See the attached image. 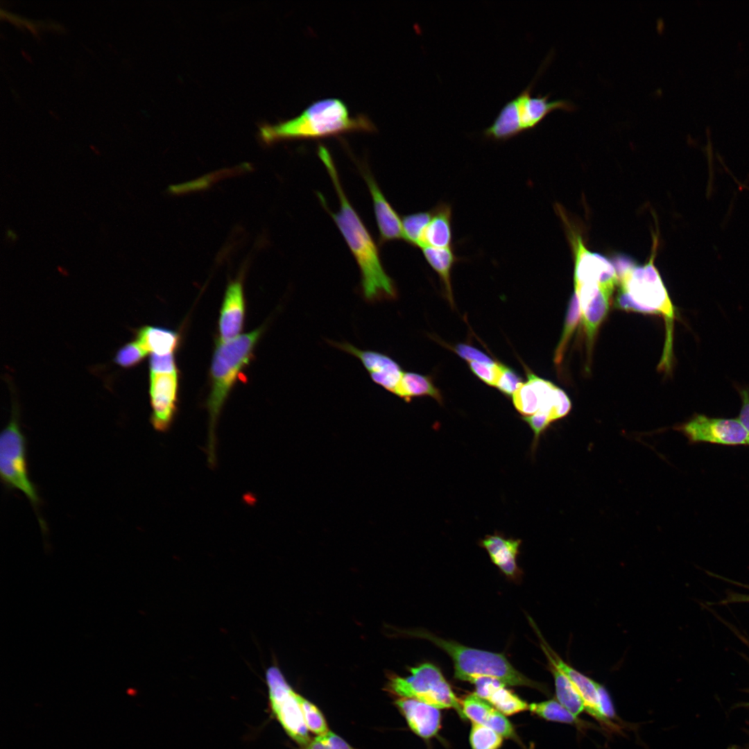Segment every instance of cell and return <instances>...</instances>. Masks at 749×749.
<instances>
[{
	"instance_id": "obj_33",
	"label": "cell",
	"mask_w": 749,
	"mask_h": 749,
	"mask_svg": "<svg viewBox=\"0 0 749 749\" xmlns=\"http://www.w3.org/2000/svg\"><path fill=\"white\" fill-rule=\"evenodd\" d=\"M302 749H356L333 732L317 735Z\"/></svg>"
},
{
	"instance_id": "obj_27",
	"label": "cell",
	"mask_w": 749,
	"mask_h": 749,
	"mask_svg": "<svg viewBox=\"0 0 749 749\" xmlns=\"http://www.w3.org/2000/svg\"><path fill=\"white\" fill-rule=\"evenodd\" d=\"M580 318L581 312L578 297L576 292L574 291L568 304L562 335L554 352L553 361L557 366L560 365L562 361L568 343Z\"/></svg>"
},
{
	"instance_id": "obj_31",
	"label": "cell",
	"mask_w": 749,
	"mask_h": 749,
	"mask_svg": "<svg viewBox=\"0 0 749 749\" xmlns=\"http://www.w3.org/2000/svg\"><path fill=\"white\" fill-rule=\"evenodd\" d=\"M297 698L308 730L317 735L328 732L327 721L320 710L301 695L298 694Z\"/></svg>"
},
{
	"instance_id": "obj_11",
	"label": "cell",
	"mask_w": 749,
	"mask_h": 749,
	"mask_svg": "<svg viewBox=\"0 0 749 749\" xmlns=\"http://www.w3.org/2000/svg\"><path fill=\"white\" fill-rule=\"evenodd\" d=\"M150 424L164 433L171 427L178 409V372L150 373Z\"/></svg>"
},
{
	"instance_id": "obj_30",
	"label": "cell",
	"mask_w": 749,
	"mask_h": 749,
	"mask_svg": "<svg viewBox=\"0 0 749 749\" xmlns=\"http://www.w3.org/2000/svg\"><path fill=\"white\" fill-rule=\"evenodd\" d=\"M470 741L472 749H499L503 737L490 728L472 722Z\"/></svg>"
},
{
	"instance_id": "obj_25",
	"label": "cell",
	"mask_w": 749,
	"mask_h": 749,
	"mask_svg": "<svg viewBox=\"0 0 749 749\" xmlns=\"http://www.w3.org/2000/svg\"><path fill=\"white\" fill-rule=\"evenodd\" d=\"M394 395L406 402L415 397L428 396L442 404L441 393L432 378L413 372H404Z\"/></svg>"
},
{
	"instance_id": "obj_17",
	"label": "cell",
	"mask_w": 749,
	"mask_h": 749,
	"mask_svg": "<svg viewBox=\"0 0 749 749\" xmlns=\"http://www.w3.org/2000/svg\"><path fill=\"white\" fill-rule=\"evenodd\" d=\"M363 175L372 198L381 243L403 239L402 219L388 203L372 175L365 170Z\"/></svg>"
},
{
	"instance_id": "obj_13",
	"label": "cell",
	"mask_w": 749,
	"mask_h": 749,
	"mask_svg": "<svg viewBox=\"0 0 749 749\" xmlns=\"http://www.w3.org/2000/svg\"><path fill=\"white\" fill-rule=\"evenodd\" d=\"M525 369L528 381L523 383L512 396L515 408L524 416L531 415L537 411L549 413L556 403L559 387L537 377L528 368Z\"/></svg>"
},
{
	"instance_id": "obj_42",
	"label": "cell",
	"mask_w": 749,
	"mask_h": 749,
	"mask_svg": "<svg viewBox=\"0 0 749 749\" xmlns=\"http://www.w3.org/2000/svg\"><path fill=\"white\" fill-rule=\"evenodd\" d=\"M6 238L13 243L17 240L18 236L12 229L8 228L6 230Z\"/></svg>"
},
{
	"instance_id": "obj_10",
	"label": "cell",
	"mask_w": 749,
	"mask_h": 749,
	"mask_svg": "<svg viewBox=\"0 0 749 749\" xmlns=\"http://www.w3.org/2000/svg\"><path fill=\"white\" fill-rule=\"evenodd\" d=\"M674 429L683 433L689 443L749 446V433L737 417H712L698 413Z\"/></svg>"
},
{
	"instance_id": "obj_41",
	"label": "cell",
	"mask_w": 749,
	"mask_h": 749,
	"mask_svg": "<svg viewBox=\"0 0 749 749\" xmlns=\"http://www.w3.org/2000/svg\"><path fill=\"white\" fill-rule=\"evenodd\" d=\"M739 391L741 399V407L737 418L749 433V391L745 388L739 389Z\"/></svg>"
},
{
	"instance_id": "obj_1",
	"label": "cell",
	"mask_w": 749,
	"mask_h": 749,
	"mask_svg": "<svg viewBox=\"0 0 749 749\" xmlns=\"http://www.w3.org/2000/svg\"><path fill=\"white\" fill-rule=\"evenodd\" d=\"M318 153L339 199V210L332 216L359 266L363 298L368 302L395 299V284L383 267L377 244L346 196L329 152L320 145Z\"/></svg>"
},
{
	"instance_id": "obj_43",
	"label": "cell",
	"mask_w": 749,
	"mask_h": 749,
	"mask_svg": "<svg viewBox=\"0 0 749 749\" xmlns=\"http://www.w3.org/2000/svg\"><path fill=\"white\" fill-rule=\"evenodd\" d=\"M748 600H749V598H748Z\"/></svg>"
},
{
	"instance_id": "obj_2",
	"label": "cell",
	"mask_w": 749,
	"mask_h": 749,
	"mask_svg": "<svg viewBox=\"0 0 749 749\" xmlns=\"http://www.w3.org/2000/svg\"><path fill=\"white\" fill-rule=\"evenodd\" d=\"M374 123L363 114L351 117L346 105L338 98L313 103L298 116L277 124L260 127L262 141L269 144L290 139L316 138L356 130L373 131Z\"/></svg>"
},
{
	"instance_id": "obj_21",
	"label": "cell",
	"mask_w": 749,
	"mask_h": 749,
	"mask_svg": "<svg viewBox=\"0 0 749 749\" xmlns=\"http://www.w3.org/2000/svg\"><path fill=\"white\" fill-rule=\"evenodd\" d=\"M521 540L506 538L499 533L486 535L481 541L492 562L507 576L515 577L518 571L517 556Z\"/></svg>"
},
{
	"instance_id": "obj_18",
	"label": "cell",
	"mask_w": 749,
	"mask_h": 749,
	"mask_svg": "<svg viewBox=\"0 0 749 749\" xmlns=\"http://www.w3.org/2000/svg\"><path fill=\"white\" fill-rule=\"evenodd\" d=\"M461 704L466 718L492 729L503 737H515L514 728L504 714L475 693L465 696Z\"/></svg>"
},
{
	"instance_id": "obj_9",
	"label": "cell",
	"mask_w": 749,
	"mask_h": 749,
	"mask_svg": "<svg viewBox=\"0 0 749 749\" xmlns=\"http://www.w3.org/2000/svg\"><path fill=\"white\" fill-rule=\"evenodd\" d=\"M272 711L287 734L302 747L311 740L298 700V693L288 684L279 669L269 667L266 672Z\"/></svg>"
},
{
	"instance_id": "obj_23",
	"label": "cell",
	"mask_w": 749,
	"mask_h": 749,
	"mask_svg": "<svg viewBox=\"0 0 749 749\" xmlns=\"http://www.w3.org/2000/svg\"><path fill=\"white\" fill-rule=\"evenodd\" d=\"M136 340L148 353L166 355L173 354L178 346L180 336L168 328L144 326L138 329Z\"/></svg>"
},
{
	"instance_id": "obj_19",
	"label": "cell",
	"mask_w": 749,
	"mask_h": 749,
	"mask_svg": "<svg viewBox=\"0 0 749 749\" xmlns=\"http://www.w3.org/2000/svg\"><path fill=\"white\" fill-rule=\"evenodd\" d=\"M475 694L506 716H511L528 709V705L506 688L497 679L480 677L473 682Z\"/></svg>"
},
{
	"instance_id": "obj_26",
	"label": "cell",
	"mask_w": 749,
	"mask_h": 749,
	"mask_svg": "<svg viewBox=\"0 0 749 749\" xmlns=\"http://www.w3.org/2000/svg\"><path fill=\"white\" fill-rule=\"evenodd\" d=\"M556 687L557 700L574 716L585 710L584 701L567 676L560 669L549 664Z\"/></svg>"
},
{
	"instance_id": "obj_38",
	"label": "cell",
	"mask_w": 749,
	"mask_h": 749,
	"mask_svg": "<svg viewBox=\"0 0 749 749\" xmlns=\"http://www.w3.org/2000/svg\"><path fill=\"white\" fill-rule=\"evenodd\" d=\"M522 419L529 425L534 433L533 446L535 449L540 436L549 427L552 421L547 415L541 412H537L528 416H524Z\"/></svg>"
},
{
	"instance_id": "obj_39",
	"label": "cell",
	"mask_w": 749,
	"mask_h": 749,
	"mask_svg": "<svg viewBox=\"0 0 749 749\" xmlns=\"http://www.w3.org/2000/svg\"><path fill=\"white\" fill-rule=\"evenodd\" d=\"M615 305L618 309L623 311L650 314L646 309L637 304L626 292L619 288H618Z\"/></svg>"
},
{
	"instance_id": "obj_37",
	"label": "cell",
	"mask_w": 749,
	"mask_h": 749,
	"mask_svg": "<svg viewBox=\"0 0 749 749\" xmlns=\"http://www.w3.org/2000/svg\"><path fill=\"white\" fill-rule=\"evenodd\" d=\"M149 368L153 374H170L178 372L174 354L157 355L150 354Z\"/></svg>"
},
{
	"instance_id": "obj_35",
	"label": "cell",
	"mask_w": 749,
	"mask_h": 749,
	"mask_svg": "<svg viewBox=\"0 0 749 749\" xmlns=\"http://www.w3.org/2000/svg\"><path fill=\"white\" fill-rule=\"evenodd\" d=\"M522 384V377L514 370L501 364V373L495 386L501 393L512 397Z\"/></svg>"
},
{
	"instance_id": "obj_36",
	"label": "cell",
	"mask_w": 749,
	"mask_h": 749,
	"mask_svg": "<svg viewBox=\"0 0 749 749\" xmlns=\"http://www.w3.org/2000/svg\"><path fill=\"white\" fill-rule=\"evenodd\" d=\"M449 348L468 362L488 364H494L497 362L484 352L468 344L458 343L453 347L449 346Z\"/></svg>"
},
{
	"instance_id": "obj_28",
	"label": "cell",
	"mask_w": 749,
	"mask_h": 749,
	"mask_svg": "<svg viewBox=\"0 0 749 749\" xmlns=\"http://www.w3.org/2000/svg\"><path fill=\"white\" fill-rule=\"evenodd\" d=\"M431 216V209L403 216L402 219L403 239L411 246L421 248L423 234Z\"/></svg>"
},
{
	"instance_id": "obj_32",
	"label": "cell",
	"mask_w": 749,
	"mask_h": 749,
	"mask_svg": "<svg viewBox=\"0 0 749 749\" xmlns=\"http://www.w3.org/2000/svg\"><path fill=\"white\" fill-rule=\"evenodd\" d=\"M148 352L135 340L121 347L116 353L114 361L123 368H131L138 365Z\"/></svg>"
},
{
	"instance_id": "obj_3",
	"label": "cell",
	"mask_w": 749,
	"mask_h": 749,
	"mask_svg": "<svg viewBox=\"0 0 749 749\" xmlns=\"http://www.w3.org/2000/svg\"><path fill=\"white\" fill-rule=\"evenodd\" d=\"M262 332L263 328L259 327L228 342L218 341L216 345L210 367L211 389L206 405L209 413L207 454L210 466L216 461L218 418L230 392L252 360Z\"/></svg>"
},
{
	"instance_id": "obj_16",
	"label": "cell",
	"mask_w": 749,
	"mask_h": 749,
	"mask_svg": "<svg viewBox=\"0 0 749 749\" xmlns=\"http://www.w3.org/2000/svg\"><path fill=\"white\" fill-rule=\"evenodd\" d=\"M395 705L417 736L427 739L437 734L441 717L438 708L408 698H399Z\"/></svg>"
},
{
	"instance_id": "obj_7",
	"label": "cell",
	"mask_w": 749,
	"mask_h": 749,
	"mask_svg": "<svg viewBox=\"0 0 749 749\" xmlns=\"http://www.w3.org/2000/svg\"><path fill=\"white\" fill-rule=\"evenodd\" d=\"M0 476L8 489L19 490L26 496L34 508L42 531L45 532L44 522L39 515L41 499L30 479L27 440L21 429L19 410L15 404L12 406L11 417L0 436Z\"/></svg>"
},
{
	"instance_id": "obj_8",
	"label": "cell",
	"mask_w": 749,
	"mask_h": 749,
	"mask_svg": "<svg viewBox=\"0 0 749 749\" xmlns=\"http://www.w3.org/2000/svg\"><path fill=\"white\" fill-rule=\"evenodd\" d=\"M411 675L389 678L388 690L399 698H408L438 709H454L461 718H466L462 704L440 669L430 663L411 669Z\"/></svg>"
},
{
	"instance_id": "obj_4",
	"label": "cell",
	"mask_w": 749,
	"mask_h": 749,
	"mask_svg": "<svg viewBox=\"0 0 749 749\" xmlns=\"http://www.w3.org/2000/svg\"><path fill=\"white\" fill-rule=\"evenodd\" d=\"M657 246V239L654 238L651 255L646 264L639 266L633 261L628 268L617 273V288L626 292L650 314L661 315L664 318L666 338L659 368L669 372L673 361V338L676 315L675 308L654 264Z\"/></svg>"
},
{
	"instance_id": "obj_15",
	"label": "cell",
	"mask_w": 749,
	"mask_h": 749,
	"mask_svg": "<svg viewBox=\"0 0 749 749\" xmlns=\"http://www.w3.org/2000/svg\"><path fill=\"white\" fill-rule=\"evenodd\" d=\"M245 298L242 281L230 282L226 289L218 319L221 342H228L240 336L245 319Z\"/></svg>"
},
{
	"instance_id": "obj_40",
	"label": "cell",
	"mask_w": 749,
	"mask_h": 749,
	"mask_svg": "<svg viewBox=\"0 0 749 749\" xmlns=\"http://www.w3.org/2000/svg\"><path fill=\"white\" fill-rule=\"evenodd\" d=\"M599 704L603 715L610 720L614 718L615 712L610 697L606 689L597 682Z\"/></svg>"
},
{
	"instance_id": "obj_14",
	"label": "cell",
	"mask_w": 749,
	"mask_h": 749,
	"mask_svg": "<svg viewBox=\"0 0 749 749\" xmlns=\"http://www.w3.org/2000/svg\"><path fill=\"white\" fill-rule=\"evenodd\" d=\"M538 634L540 635L541 648L546 655L549 664L562 671L571 680L584 701L585 710L595 718L606 724H610V720L603 715L601 709L597 690V682L567 664L552 650L547 642H546L540 635V632Z\"/></svg>"
},
{
	"instance_id": "obj_34",
	"label": "cell",
	"mask_w": 749,
	"mask_h": 749,
	"mask_svg": "<svg viewBox=\"0 0 749 749\" xmlns=\"http://www.w3.org/2000/svg\"><path fill=\"white\" fill-rule=\"evenodd\" d=\"M501 363L497 361L494 364L479 362H469L471 371L485 384L496 386L501 373Z\"/></svg>"
},
{
	"instance_id": "obj_5",
	"label": "cell",
	"mask_w": 749,
	"mask_h": 749,
	"mask_svg": "<svg viewBox=\"0 0 749 749\" xmlns=\"http://www.w3.org/2000/svg\"><path fill=\"white\" fill-rule=\"evenodd\" d=\"M443 650L451 658L454 677L473 682L480 677L499 680L508 686H526L543 689L539 685L517 671L502 654L470 648L429 632H419Z\"/></svg>"
},
{
	"instance_id": "obj_29",
	"label": "cell",
	"mask_w": 749,
	"mask_h": 749,
	"mask_svg": "<svg viewBox=\"0 0 749 749\" xmlns=\"http://www.w3.org/2000/svg\"><path fill=\"white\" fill-rule=\"evenodd\" d=\"M528 709L547 721L569 724L578 723L577 716L571 713L557 700L551 699L531 703L528 705Z\"/></svg>"
},
{
	"instance_id": "obj_12",
	"label": "cell",
	"mask_w": 749,
	"mask_h": 749,
	"mask_svg": "<svg viewBox=\"0 0 749 749\" xmlns=\"http://www.w3.org/2000/svg\"><path fill=\"white\" fill-rule=\"evenodd\" d=\"M334 347L357 358L368 372L372 381L394 394L404 371L389 355L371 350H361L347 342L328 341Z\"/></svg>"
},
{
	"instance_id": "obj_22",
	"label": "cell",
	"mask_w": 749,
	"mask_h": 749,
	"mask_svg": "<svg viewBox=\"0 0 749 749\" xmlns=\"http://www.w3.org/2000/svg\"><path fill=\"white\" fill-rule=\"evenodd\" d=\"M423 255L430 267L437 273L442 286L445 295L449 304L454 306L451 284V273L455 264L460 258L455 253L454 247L436 248L423 247Z\"/></svg>"
},
{
	"instance_id": "obj_20",
	"label": "cell",
	"mask_w": 749,
	"mask_h": 749,
	"mask_svg": "<svg viewBox=\"0 0 749 749\" xmlns=\"http://www.w3.org/2000/svg\"><path fill=\"white\" fill-rule=\"evenodd\" d=\"M431 218L426 227L422 246L436 248L453 247L452 207L447 202L440 201L432 209Z\"/></svg>"
},
{
	"instance_id": "obj_6",
	"label": "cell",
	"mask_w": 749,
	"mask_h": 749,
	"mask_svg": "<svg viewBox=\"0 0 749 749\" xmlns=\"http://www.w3.org/2000/svg\"><path fill=\"white\" fill-rule=\"evenodd\" d=\"M536 79L537 76L515 97L505 103L492 123L483 130L484 138L503 142L535 128L556 110L571 111L574 109L569 101H550V94L532 96Z\"/></svg>"
},
{
	"instance_id": "obj_24",
	"label": "cell",
	"mask_w": 749,
	"mask_h": 749,
	"mask_svg": "<svg viewBox=\"0 0 749 749\" xmlns=\"http://www.w3.org/2000/svg\"><path fill=\"white\" fill-rule=\"evenodd\" d=\"M612 296V294L601 290L580 309V320L587 338L588 351L592 350L598 329L609 311Z\"/></svg>"
}]
</instances>
